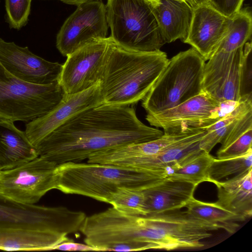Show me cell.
Wrapping results in <instances>:
<instances>
[{"mask_svg":"<svg viewBox=\"0 0 252 252\" xmlns=\"http://www.w3.org/2000/svg\"><path fill=\"white\" fill-rule=\"evenodd\" d=\"M154 0L155 1V2H156V3L157 4V3L158 2V0Z\"/></svg>","mask_w":252,"mask_h":252,"instance_id":"cell-36","label":"cell"},{"mask_svg":"<svg viewBox=\"0 0 252 252\" xmlns=\"http://www.w3.org/2000/svg\"><path fill=\"white\" fill-rule=\"evenodd\" d=\"M32 0H5L7 20L11 28L19 30L28 21Z\"/></svg>","mask_w":252,"mask_h":252,"instance_id":"cell-28","label":"cell"},{"mask_svg":"<svg viewBox=\"0 0 252 252\" xmlns=\"http://www.w3.org/2000/svg\"><path fill=\"white\" fill-rule=\"evenodd\" d=\"M57 165L38 157L8 169L0 170V193L22 204L34 205L57 189Z\"/></svg>","mask_w":252,"mask_h":252,"instance_id":"cell-8","label":"cell"},{"mask_svg":"<svg viewBox=\"0 0 252 252\" xmlns=\"http://www.w3.org/2000/svg\"><path fill=\"white\" fill-rule=\"evenodd\" d=\"M214 184L218 189V205L246 220L252 217V169Z\"/></svg>","mask_w":252,"mask_h":252,"instance_id":"cell-21","label":"cell"},{"mask_svg":"<svg viewBox=\"0 0 252 252\" xmlns=\"http://www.w3.org/2000/svg\"><path fill=\"white\" fill-rule=\"evenodd\" d=\"M252 19L248 9H240L229 18L226 33L215 51L232 52L244 46L251 37Z\"/></svg>","mask_w":252,"mask_h":252,"instance_id":"cell-25","label":"cell"},{"mask_svg":"<svg viewBox=\"0 0 252 252\" xmlns=\"http://www.w3.org/2000/svg\"><path fill=\"white\" fill-rule=\"evenodd\" d=\"M86 217L82 211L22 204L0 193V227L34 228L67 235L79 231Z\"/></svg>","mask_w":252,"mask_h":252,"instance_id":"cell-7","label":"cell"},{"mask_svg":"<svg viewBox=\"0 0 252 252\" xmlns=\"http://www.w3.org/2000/svg\"><path fill=\"white\" fill-rule=\"evenodd\" d=\"M185 1L192 8L206 3H208L209 0H185Z\"/></svg>","mask_w":252,"mask_h":252,"instance_id":"cell-33","label":"cell"},{"mask_svg":"<svg viewBox=\"0 0 252 252\" xmlns=\"http://www.w3.org/2000/svg\"><path fill=\"white\" fill-rule=\"evenodd\" d=\"M153 7L164 43L184 41L189 31L193 8L182 0H159Z\"/></svg>","mask_w":252,"mask_h":252,"instance_id":"cell-18","label":"cell"},{"mask_svg":"<svg viewBox=\"0 0 252 252\" xmlns=\"http://www.w3.org/2000/svg\"><path fill=\"white\" fill-rule=\"evenodd\" d=\"M186 212L196 219L210 223L232 234L246 219L231 213L215 203L204 202L193 197L185 207Z\"/></svg>","mask_w":252,"mask_h":252,"instance_id":"cell-24","label":"cell"},{"mask_svg":"<svg viewBox=\"0 0 252 252\" xmlns=\"http://www.w3.org/2000/svg\"><path fill=\"white\" fill-rule=\"evenodd\" d=\"M251 111H252V99L241 100L229 113L204 129L206 133L200 142V149L210 153L216 144L221 143L238 127Z\"/></svg>","mask_w":252,"mask_h":252,"instance_id":"cell-23","label":"cell"},{"mask_svg":"<svg viewBox=\"0 0 252 252\" xmlns=\"http://www.w3.org/2000/svg\"><path fill=\"white\" fill-rule=\"evenodd\" d=\"M168 61L160 50L134 51L108 37L99 83L103 104L131 105L142 100Z\"/></svg>","mask_w":252,"mask_h":252,"instance_id":"cell-2","label":"cell"},{"mask_svg":"<svg viewBox=\"0 0 252 252\" xmlns=\"http://www.w3.org/2000/svg\"><path fill=\"white\" fill-rule=\"evenodd\" d=\"M66 235L34 228L0 227V250H52L56 245L70 240Z\"/></svg>","mask_w":252,"mask_h":252,"instance_id":"cell-20","label":"cell"},{"mask_svg":"<svg viewBox=\"0 0 252 252\" xmlns=\"http://www.w3.org/2000/svg\"><path fill=\"white\" fill-rule=\"evenodd\" d=\"M64 94L59 81L46 85L27 83L0 62V121L28 123L52 110Z\"/></svg>","mask_w":252,"mask_h":252,"instance_id":"cell-6","label":"cell"},{"mask_svg":"<svg viewBox=\"0 0 252 252\" xmlns=\"http://www.w3.org/2000/svg\"><path fill=\"white\" fill-rule=\"evenodd\" d=\"M252 128L246 131L231 144L222 149H219L218 159H226L244 156L252 150Z\"/></svg>","mask_w":252,"mask_h":252,"instance_id":"cell-29","label":"cell"},{"mask_svg":"<svg viewBox=\"0 0 252 252\" xmlns=\"http://www.w3.org/2000/svg\"><path fill=\"white\" fill-rule=\"evenodd\" d=\"M0 62L11 74L22 81L46 85L59 81L63 64L44 60L0 38Z\"/></svg>","mask_w":252,"mask_h":252,"instance_id":"cell-12","label":"cell"},{"mask_svg":"<svg viewBox=\"0 0 252 252\" xmlns=\"http://www.w3.org/2000/svg\"><path fill=\"white\" fill-rule=\"evenodd\" d=\"M215 158L210 153L201 151L189 155L165 168V178L187 182L197 186L209 182V172Z\"/></svg>","mask_w":252,"mask_h":252,"instance_id":"cell-22","label":"cell"},{"mask_svg":"<svg viewBox=\"0 0 252 252\" xmlns=\"http://www.w3.org/2000/svg\"><path fill=\"white\" fill-rule=\"evenodd\" d=\"M63 1V2L69 4H73L78 5L83 2L92 0H59Z\"/></svg>","mask_w":252,"mask_h":252,"instance_id":"cell-34","label":"cell"},{"mask_svg":"<svg viewBox=\"0 0 252 252\" xmlns=\"http://www.w3.org/2000/svg\"><path fill=\"white\" fill-rule=\"evenodd\" d=\"M146 0L149 1L150 3H151L152 4V5H155L156 4L154 0Z\"/></svg>","mask_w":252,"mask_h":252,"instance_id":"cell-35","label":"cell"},{"mask_svg":"<svg viewBox=\"0 0 252 252\" xmlns=\"http://www.w3.org/2000/svg\"><path fill=\"white\" fill-rule=\"evenodd\" d=\"M197 128L190 127L179 133H164L160 137L147 142L133 143L102 151L90 155L88 163L125 166L127 163L148 158L159 153L175 141L190 134Z\"/></svg>","mask_w":252,"mask_h":252,"instance_id":"cell-15","label":"cell"},{"mask_svg":"<svg viewBox=\"0 0 252 252\" xmlns=\"http://www.w3.org/2000/svg\"><path fill=\"white\" fill-rule=\"evenodd\" d=\"M205 133V129L196 128L190 134L169 144L158 154L131 161L124 166L162 176L164 170L172 163L202 151L199 143Z\"/></svg>","mask_w":252,"mask_h":252,"instance_id":"cell-17","label":"cell"},{"mask_svg":"<svg viewBox=\"0 0 252 252\" xmlns=\"http://www.w3.org/2000/svg\"><path fill=\"white\" fill-rule=\"evenodd\" d=\"M196 187L187 182L162 179L143 190L147 215L178 210L185 207L193 197Z\"/></svg>","mask_w":252,"mask_h":252,"instance_id":"cell-16","label":"cell"},{"mask_svg":"<svg viewBox=\"0 0 252 252\" xmlns=\"http://www.w3.org/2000/svg\"><path fill=\"white\" fill-rule=\"evenodd\" d=\"M109 204L125 214L146 216L145 197L143 190L129 188H119L111 195Z\"/></svg>","mask_w":252,"mask_h":252,"instance_id":"cell-27","label":"cell"},{"mask_svg":"<svg viewBox=\"0 0 252 252\" xmlns=\"http://www.w3.org/2000/svg\"><path fill=\"white\" fill-rule=\"evenodd\" d=\"M38 157L37 148L14 122L0 121V169H8Z\"/></svg>","mask_w":252,"mask_h":252,"instance_id":"cell-19","label":"cell"},{"mask_svg":"<svg viewBox=\"0 0 252 252\" xmlns=\"http://www.w3.org/2000/svg\"><path fill=\"white\" fill-rule=\"evenodd\" d=\"M108 37L88 44L67 56L59 83L66 94L85 91L100 83Z\"/></svg>","mask_w":252,"mask_h":252,"instance_id":"cell-11","label":"cell"},{"mask_svg":"<svg viewBox=\"0 0 252 252\" xmlns=\"http://www.w3.org/2000/svg\"><path fill=\"white\" fill-rule=\"evenodd\" d=\"M106 9L110 37L118 44L151 52L165 44L153 5L146 0H107Z\"/></svg>","mask_w":252,"mask_h":252,"instance_id":"cell-5","label":"cell"},{"mask_svg":"<svg viewBox=\"0 0 252 252\" xmlns=\"http://www.w3.org/2000/svg\"><path fill=\"white\" fill-rule=\"evenodd\" d=\"M244 0H209L208 3L225 16L230 18L240 9Z\"/></svg>","mask_w":252,"mask_h":252,"instance_id":"cell-30","label":"cell"},{"mask_svg":"<svg viewBox=\"0 0 252 252\" xmlns=\"http://www.w3.org/2000/svg\"><path fill=\"white\" fill-rule=\"evenodd\" d=\"M229 18L209 3L193 8L188 34L184 42L190 45L204 59L209 60L224 37Z\"/></svg>","mask_w":252,"mask_h":252,"instance_id":"cell-14","label":"cell"},{"mask_svg":"<svg viewBox=\"0 0 252 252\" xmlns=\"http://www.w3.org/2000/svg\"><path fill=\"white\" fill-rule=\"evenodd\" d=\"M205 63L202 57L192 47L169 60L142 100L146 114L174 107L201 93Z\"/></svg>","mask_w":252,"mask_h":252,"instance_id":"cell-4","label":"cell"},{"mask_svg":"<svg viewBox=\"0 0 252 252\" xmlns=\"http://www.w3.org/2000/svg\"><path fill=\"white\" fill-rule=\"evenodd\" d=\"M147 249H154L150 245L136 243L114 245L107 248L106 251L128 252L142 251Z\"/></svg>","mask_w":252,"mask_h":252,"instance_id":"cell-32","label":"cell"},{"mask_svg":"<svg viewBox=\"0 0 252 252\" xmlns=\"http://www.w3.org/2000/svg\"><path fill=\"white\" fill-rule=\"evenodd\" d=\"M106 5L92 0L77 5L57 36L56 46L64 56L97 40L106 38L108 31Z\"/></svg>","mask_w":252,"mask_h":252,"instance_id":"cell-9","label":"cell"},{"mask_svg":"<svg viewBox=\"0 0 252 252\" xmlns=\"http://www.w3.org/2000/svg\"><path fill=\"white\" fill-rule=\"evenodd\" d=\"M218 102L203 91L181 104L162 112L146 114V120L164 133H173L188 128L205 129L220 119Z\"/></svg>","mask_w":252,"mask_h":252,"instance_id":"cell-10","label":"cell"},{"mask_svg":"<svg viewBox=\"0 0 252 252\" xmlns=\"http://www.w3.org/2000/svg\"><path fill=\"white\" fill-rule=\"evenodd\" d=\"M163 134L143 124L131 105L102 104L76 114L36 148L38 157L58 165L87 159L98 152L153 140Z\"/></svg>","mask_w":252,"mask_h":252,"instance_id":"cell-1","label":"cell"},{"mask_svg":"<svg viewBox=\"0 0 252 252\" xmlns=\"http://www.w3.org/2000/svg\"><path fill=\"white\" fill-rule=\"evenodd\" d=\"M252 169V150L235 158L213 160L209 172V182L215 183L230 175L234 176Z\"/></svg>","mask_w":252,"mask_h":252,"instance_id":"cell-26","label":"cell"},{"mask_svg":"<svg viewBox=\"0 0 252 252\" xmlns=\"http://www.w3.org/2000/svg\"><path fill=\"white\" fill-rule=\"evenodd\" d=\"M53 250L69 251H100L98 249L95 248L86 244H83L75 243L71 239L56 245L53 248Z\"/></svg>","mask_w":252,"mask_h":252,"instance_id":"cell-31","label":"cell"},{"mask_svg":"<svg viewBox=\"0 0 252 252\" xmlns=\"http://www.w3.org/2000/svg\"><path fill=\"white\" fill-rule=\"evenodd\" d=\"M102 104L99 83L79 93L65 94L52 110L28 122L25 131L30 142L36 147L48 134L76 114Z\"/></svg>","mask_w":252,"mask_h":252,"instance_id":"cell-13","label":"cell"},{"mask_svg":"<svg viewBox=\"0 0 252 252\" xmlns=\"http://www.w3.org/2000/svg\"><path fill=\"white\" fill-rule=\"evenodd\" d=\"M56 172L57 189L108 203L119 188L144 190L164 178L133 167L79 162L58 165Z\"/></svg>","mask_w":252,"mask_h":252,"instance_id":"cell-3","label":"cell"},{"mask_svg":"<svg viewBox=\"0 0 252 252\" xmlns=\"http://www.w3.org/2000/svg\"></svg>","mask_w":252,"mask_h":252,"instance_id":"cell-37","label":"cell"}]
</instances>
